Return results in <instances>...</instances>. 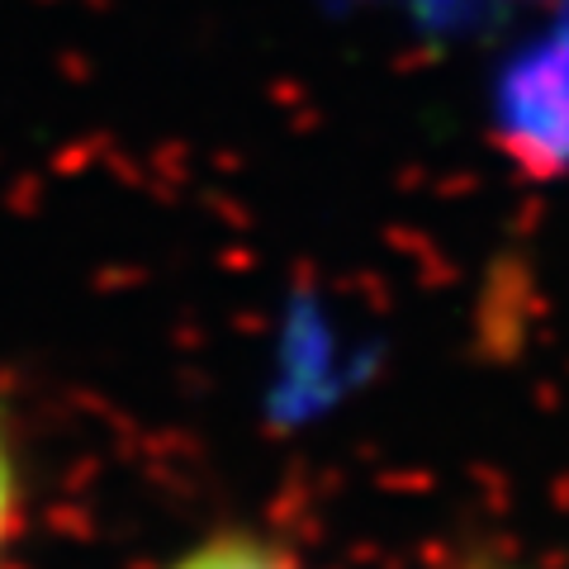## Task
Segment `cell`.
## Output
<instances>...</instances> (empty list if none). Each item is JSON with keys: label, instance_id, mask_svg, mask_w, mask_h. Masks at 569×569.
I'll list each match as a JSON object with an SVG mask.
<instances>
[{"label": "cell", "instance_id": "cell-1", "mask_svg": "<svg viewBox=\"0 0 569 569\" xmlns=\"http://www.w3.org/2000/svg\"><path fill=\"white\" fill-rule=\"evenodd\" d=\"M171 569H299V565L271 541L228 531V537H213L204 546H194L190 556H181Z\"/></svg>", "mask_w": 569, "mask_h": 569}, {"label": "cell", "instance_id": "cell-2", "mask_svg": "<svg viewBox=\"0 0 569 569\" xmlns=\"http://www.w3.org/2000/svg\"><path fill=\"white\" fill-rule=\"evenodd\" d=\"M14 498H20V479H14V451H10L6 422H0V546H6L14 522Z\"/></svg>", "mask_w": 569, "mask_h": 569}]
</instances>
